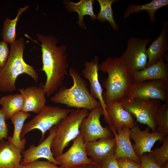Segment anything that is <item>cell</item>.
Returning a JSON list of instances; mask_svg holds the SVG:
<instances>
[{
  "label": "cell",
  "instance_id": "8fae6325",
  "mask_svg": "<svg viewBox=\"0 0 168 168\" xmlns=\"http://www.w3.org/2000/svg\"><path fill=\"white\" fill-rule=\"evenodd\" d=\"M85 145L83 136L80 133L67 152L54 157L59 167L61 168H72L83 164H96L87 155Z\"/></svg>",
  "mask_w": 168,
  "mask_h": 168
},
{
  "label": "cell",
  "instance_id": "603a6c76",
  "mask_svg": "<svg viewBox=\"0 0 168 168\" xmlns=\"http://www.w3.org/2000/svg\"><path fill=\"white\" fill-rule=\"evenodd\" d=\"M30 112H25L22 111L13 115L9 119L14 126L12 136H8V141L20 150L21 152L24 150L26 140L25 138L21 139V135L26 119L30 116Z\"/></svg>",
  "mask_w": 168,
  "mask_h": 168
},
{
  "label": "cell",
  "instance_id": "e0dca14e",
  "mask_svg": "<svg viewBox=\"0 0 168 168\" xmlns=\"http://www.w3.org/2000/svg\"><path fill=\"white\" fill-rule=\"evenodd\" d=\"M106 111L110 122L111 126L116 131L124 127L131 128L135 124L133 115L123 108L119 101L105 103Z\"/></svg>",
  "mask_w": 168,
  "mask_h": 168
},
{
  "label": "cell",
  "instance_id": "836d02e7",
  "mask_svg": "<svg viewBox=\"0 0 168 168\" xmlns=\"http://www.w3.org/2000/svg\"><path fill=\"white\" fill-rule=\"evenodd\" d=\"M120 168H141V164L125 157L116 159Z\"/></svg>",
  "mask_w": 168,
  "mask_h": 168
},
{
  "label": "cell",
  "instance_id": "5b68a950",
  "mask_svg": "<svg viewBox=\"0 0 168 168\" xmlns=\"http://www.w3.org/2000/svg\"><path fill=\"white\" fill-rule=\"evenodd\" d=\"M89 113V110L85 109H72L66 117L54 125L55 133L51 146L54 157L62 154L70 142L79 134L81 123Z\"/></svg>",
  "mask_w": 168,
  "mask_h": 168
},
{
  "label": "cell",
  "instance_id": "6da1fadb",
  "mask_svg": "<svg viewBox=\"0 0 168 168\" xmlns=\"http://www.w3.org/2000/svg\"><path fill=\"white\" fill-rule=\"evenodd\" d=\"M38 40L41 43L43 67L46 80L43 89L47 96L57 91L63 83L65 76L68 74L69 67L67 46H58V41L54 36L38 34Z\"/></svg>",
  "mask_w": 168,
  "mask_h": 168
},
{
  "label": "cell",
  "instance_id": "ac0fdd59",
  "mask_svg": "<svg viewBox=\"0 0 168 168\" xmlns=\"http://www.w3.org/2000/svg\"><path fill=\"white\" fill-rule=\"evenodd\" d=\"M113 132L116 141L114 155L116 159L125 157L141 164L139 157L136 154L132 145L130 137L129 128L124 127L117 130L110 128Z\"/></svg>",
  "mask_w": 168,
  "mask_h": 168
},
{
  "label": "cell",
  "instance_id": "1f68e13d",
  "mask_svg": "<svg viewBox=\"0 0 168 168\" xmlns=\"http://www.w3.org/2000/svg\"><path fill=\"white\" fill-rule=\"evenodd\" d=\"M8 44L3 40L0 41V69L4 66L9 57L10 49Z\"/></svg>",
  "mask_w": 168,
  "mask_h": 168
},
{
  "label": "cell",
  "instance_id": "d6a6232c",
  "mask_svg": "<svg viewBox=\"0 0 168 168\" xmlns=\"http://www.w3.org/2000/svg\"><path fill=\"white\" fill-rule=\"evenodd\" d=\"M3 110L0 109V141L7 139L8 137V129Z\"/></svg>",
  "mask_w": 168,
  "mask_h": 168
},
{
  "label": "cell",
  "instance_id": "4dcf8cb0",
  "mask_svg": "<svg viewBox=\"0 0 168 168\" xmlns=\"http://www.w3.org/2000/svg\"><path fill=\"white\" fill-rule=\"evenodd\" d=\"M139 158L141 168H162L155 162L150 153H144Z\"/></svg>",
  "mask_w": 168,
  "mask_h": 168
},
{
  "label": "cell",
  "instance_id": "9c48e42d",
  "mask_svg": "<svg viewBox=\"0 0 168 168\" xmlns=\"http://www.w3.org/2000/svg\"><path fill=\"white\" fill-rule=\"evenodd\" d=\"M151 40L133 37L128 39L126 49L120 57L130 72L146 68L148 57L146 47Z\"/></svg>",
  "mask_w": 168,
  "mask_h": 168
},
{
  "label": "cell",
  "instance_id": "7402d4cb",
  "mask_svg": "<svg viewBox=\"0 0 168 168\" xmlns=\"http://www.w3.org/2000/svg\"><path fill=\"white\" fill-rule=\"evenodd\" d=\"M94 0H81L77 2H73L70 0L63 1L65 7L67 12H76L78 15V21L77 23L83 30L86 29V26L83 20V17L86 15L91 17V21L97 19V15L93 10Z\"/></svg>",
  "mask_w": 168,
  "mask_h": 168
},
{
  "label": "cell",
  "instance_id": "5bb4252c",
  "mask_svg": "<svg viewBox=\"0 0 168 168\" xmlns=\"http://www.w3.org/2000/svg\"><path fill=\"white\" fill-rule=\"evenodd\" d=\"M47 138L38 146L31 145L29 147L21 152L22 158L21 165H23L40 158H44L57 165L58 163L55 160L51 149L52 141L55 133L54 125L50 128Z\"/></svg>",
  "mask_w": 168,
  "mask_h": 168
},
{
  "label": "cell",
  "instance_id": "d6986e66",
  "mask_svg": "<svg viewBox=\"0 0 168 168\" xmlns=\"http://www.w3.org/2000/svg\"><path fill=\"white\" fill-rule=\"evenodd\" d=\"M130 73L133 82L154 80L168 82V64L164 62L163 58L144 69Z\"/></svg>",
  "mask_w": 168,
  "mask_h": 168
},
{
  "label": "cell",
  "instance_id": "4fadbf2b",
  "mask_svg": "<svg viewBox=\"0 0 168 168\" xmlns=\"http://www.w3.org/2000/svg\"><path fill=\"white\" fill-rule=\"evenodd\" d=\"M150 131L149 128L141 130L137 125L130 129V137L134 142L133 146L139 157L144 153H150L152 148L157 141L162 142L165 139V136L164 134L156 131L152 133Z\"/></svg>",
  "mask_w": 168,
  "mask_h": 168
},
{
  "label": "cell",
  "instance_id": "277c9868",
  "mask_svg": "<svg viewBox=\"0 0 168 168\" xmlns=\"http://www.w3.org/2000/svg\"><path fill=\"white\" fill-rule=\"evenodd\" d=\"M69 74L73 81L70 88L62 86L50 98L55 104L66 105L68 107L85 109L91 111L101 106L100 102L91 95L86 82L74 68H71Z\"/></svg>",
  "mask_w": 168,
  "mask_h": 168
},
{
  "label": "cell",
  "instance_id": "3957f363",
  "mask_svg": "<svg viewBox=\"0 0 168 168\" xmlns=\"http://www.w3.org/2000/svg\"><path fill=\"white\" fill-rule=\"evenodd\" d=\"M25 41L20 37L10 45V53L4 66L0 69V91L12 92L16 89V81L20 75L26 74L37 82L39 76L33 66L24 60L23 52Z\"/></svg>",
  "mask_w": 168,
  "mask_h": 168
},
{
  "label": "cell",
  "instance_id": "ba28073f",
  "mask_svg": "<svg viewBox=\"0 0 168 168\" xmlns=\"http://www.w3.org/2000/svg\"><path fill=\"white\" fill-rule=\"evenodd\" d=\"M125 98L157 99L168 102V82L154 80L133 82L130 86Z\"/></svg>",
  "mask_w": 168,
  "mask_h": 168
},
{
  "label": "cell",
  "instance_id": "d4e9b609",
  "mask_svg": "<svg viewBox=\"0 0 168 168\" xmlns=\"http://www.w3.org/2000/svg\"><path fill=\"white\" fill-rule=\"evenodd\" d=\"M0 105L2 106L6 120L16 113L22 111L24 100L20 93L10 94L0 98Z\"/></svg>",
  "mask_w": 168,
  "mask_h": 168
},
{
  "label": "cell",
  "instance_id": "52a82bcc",
  "mask_svg": "<svg viewBox=\"0 0 168 168\" xmlns=\"http://www.w3.org/2000/svg\"><path fill=\"white\" fill-rule=\"evenodd\" d=\"M119 102L124 109L134 116L137 121L147 125L153 132L156 131L155 118L161 105L160 100L125 98Z\"/></svg>",
  "mask_w": 168,
  "mask_h": 168
},
{
  "label": "cell",
  "instance_id": "ffe728a7",
  "mask_svg": "<svg viewBox=\"0 0 168 168\" xmlns=\"http://www.w3.org/2000/svg\"><path fill=\"white\" fill-rule=\"evenodd\" d=\"M168 51V22L163 23L161 31L158 37L147 49L148 61L147 67L159 61ZM146 67V68H147Z\"/></svg>",
  "mask_w": 168,
  "mask_h": 168
},
{
  "label": "cell",
  "instance_id": "d590c367",
  "mask_svg": "<svg viewBox=\"0 0 168 168\" xmlns=\"http://www.w3.org/2000/svg\"><path fill=\"white\" fill-rule=\"evenodd\" d=\"M72 168H99L98 165L95 164H86L80 165Z\"/></svg>",
  "mask_w": 168,
  "mask_h": 168
},
{
  "label": "cell",
  "instance_id": "7a4b0ae2",
  "mask_svg": "<svg viewBox=\"0 0 168 168\" xmlns=\"http://www.w3.org/2000/svg\"><path fill=\"white\" fill-rule=\"evenodd\" d=\"M98 69L108 74L107 78L104 79L102 84L105 89L103 93L105 103L124 99L133 81L131 73L120 58H107L98 64Z\"/></svg>",
  "mask_w": 168,
  "mask_h": 168
},
{
  "label": "cell",
  "instance_id": "e575fe53",
  "mask_svg": "<svg viewBox=\"0 0 168 168\" xmlns=\"http://www.w3.org/2000/svg\"><path fill=\"white\" fill-rule=\"evenodd\" d=\"M97 165L99 168H120L114 154L102 161Z\"/></svg>",
  "mask_w": 168,
  "mask_h": 168
},
{
  "label": "cell",
  "instance_id": "4316f807",
  "mask_svg": "<svg viewBox=\"0 0 168 168\" xmlns=\"http://www.w3.org/2000/svg\"><path fill=\"white\" fill-rule=\"evenodd\" d=\"M117 0H97L100 6V10L97 15V19L100 22H108L112 28L118 31L119 28L116 23L113 15L112 8L113 3L119 1Z\"/></svg>",
  "mask_w": 168,
  "mask_h": 168
},
{
  "label": "cell",
  "instance_id": "484cf974",
  "mask_svg": "<svg viewBox=\"0 0 168 168\" xmlns=\"http://www.w3.org/2000/svg\"><path fill=\"white\" fill-rule=\"evenodd\" d=\"M29 7L28 5H27L24 7L19 8L16 16L12 20L8 18H5L3 22L1 34L2 40L10 45L15 41L17 23L21 15Z\"/></svg>",
  "mask_w": 168,
  "mask_h": 168
},
{
  "label": "cell",
  "instance_id": "f546056e",
  "mask_svg": "<svg viewBox=\"0 0 168 168\" xmlns=\"http://www.w3.org/2000/svg\"><path fill=\"white\" fill-rule=\"evenodd\" d=\"M19 168H61L49 161L36 160L26 164L20 165Z\"/></svg>",
  "mask_w": 168,
  "mask_h": 168
},
{
  "label": "cell",
  "instance_id": "2e32d148",
  "mask_svg": "<svg viewBox=\"0 0 168 168\" xmlns=\"http://www.w3.org/2000/svg\"><path fill=\"white\" fill-rule=\"evenodd\" d=\"M85 144L87 155L97 165L114 154L116 141L114 138H101Z\"/></svg>",
  "mask_w": 168,
  "mask_h": 168
},
{
  "label": "cell",
  "instance_id": "83f0119b",
  "mask_svg": "<svg viewBox=\"0 0 168 168\" xmlns=\"http://www.w3.org/2000/svg\"><path fill=\"white\" fill-rule=\"evenodd\" d=\"M156 126V131L164 134L168 135V102L161 105L155 116Z\"/></svg>",
  "mask_w": 168,
  "mask_h": 168
},
{
  "label": "cell",
  "instance_id": "f1b7e54d",
  "mask_svg": "<svg viewBox=\"0 0 168 168\" xmlns=\"http://www.w3.org/2000/svg\"><path fill=\"white\" fill-rule=\"evenodd\" d=\"M150 153L155 162L161 167L168 162V135L165 138L162 146L155 150H152Z\"/></svg>",
  "mask_w": 168,
  "mask_h": 168
},
{
  "label": "cell",
  "instance_id": "9a60e30c",
  "mask_svg": "<svg viewBox=\"0 0 168 168\" xmlns=\"http://www.w3.org/2000/svg\"><path fill=\"white\" fill-rule=\"evenodd\" d=\"M43 86L41 82L39 86H32L19 89L24 100L22 111L38 114L46 105V94Z\"/></svg>",
  "mask_w": 168,
  "mask_h": 168
},
{
  "label": "cell",
  "instance_id": "7c38bea8",
  "mask_svg": "<svg viewBox=\"0 0 168 168\" xmlns=\"http://www.w3.org/2000/svg\"><path fill=\"white\" fill-rule=\"evenodd\" d=\"M99 60L98 56H95L91 61H85L82 73L83 77L90 83V92L91 95L94 99H97L100 104L104 112V120L110 127L111 124L106 111V104L103 98V89L98 78Z\"/></svg>",
  "mask_w": 168,
  "mask_h": 168
},
{
  "label": "cell",
  "instance_id": "44dd1931",
  "mask_svg": "<svg viewBox=\"0 0 168 168\" xmlns=\"http://www.w3.org/2000/svg\"><path fill=\"white\" fill-rule=\"evenodd\" d=\"M22 155L21 151L8 141L0 142V168H19Z\"/></svg>",
  "mask_w": 168,
  "mask_h": 168
},
{
  "label": "cell",
  "instance_id": "8992f818",
  "mask_svg": "<svg viewBox=\"0 0 168 168\" xmlns=\"http://www.w3.org/2000/svg\"><path fill=\"white\" fill-rule=\"evenodd\" d=\"M71 110L59 106L46 105L38 114L24 124L21 135V139L24 138L30 131L37 129L41 133V140H43L46 132L66 117Z\"/></svg>",
  "mask_w": 168,
  "mask_h": 168
},
{
  "label": "cell",
  "instance_id": "cb8c5ba5",
  "mask_svg": "<svg viewBox=\"0 0 168 168\" xmlns=\"http://www.w3.org/2000/svg\"><path fill=\"white\" fill-rule=\"evenodd\" d=\"M168 5V0H153L148 3L139 5L129 4L125 10L123 17L126 18L133 13H138L142 11H146L149 14L150 21L154 23L156 22L155 16L156 11Z\"/></svg>",
  "mask_w": 168,
  "mask_h": 168
},
{
  "label": "cell",
  "instance_id": "30bf717a",
  "mask_svg": "<svg viewBox=\"0 0 168 168\" xmlns=\"http://www.w3.org/2000/svg\"><path fill=\"white\" fill-rule=\"evenodd\" d=\"M104 112L101 106L90 111L88 116L82 121L80 128L85 143L96 141L101 138H112L114 134L110 127H103L100 122Z\"/></svg>",
  "mask_w": 168,
  "mask_h": 168
}]
</instances>
